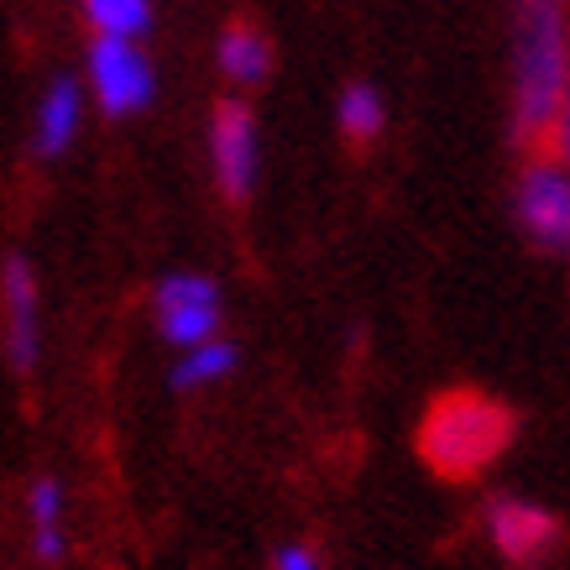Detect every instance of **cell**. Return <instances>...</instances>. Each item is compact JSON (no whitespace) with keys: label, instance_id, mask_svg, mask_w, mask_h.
Wrapping results in <instances>:
<instances>
[{"label":"cell","instance_id":"cell-1","mask_svg":"<svg viewBox=\"0 0 570 570\" xmlns=\"http://www.w3.org/2000/svg\"><path fill=\"white\" fill-rule=\"evenodd\" d=\"M570 85V6L566 0H519L513 6V85L508 121L519 147H544L554 110Z\"/></svg>","mask_w":570,"mask_h":570},{"label":"cell","instance_id":"cell-2","mask_svg":"<svg viewBox=\"0 0 570 570\" xmlns=\"http://www.w3.org/2000/svg\"><path fill=\"white\" fill-rule=\"evenodd\" d=\"M508 440H513V414L502 409L498 397L471 393V387L434 397L424 424H419V455L450 482L482 476L508 450Z\"/></svg>","mask_w":570,"mask_h":570},{"label":"cell","instance_id":"cell-3","mask_svg":"<svg viewBox=\"0 0 570 570\" xmlns=\"http://www.w3.org/2000/svg\"><path fill=\"white\" fill-rule=\"evenodd\" d=\"M85 95L105 116H141L157 100V69L141 37H95L85 58Z\"/></svg>","mask_w":570,"mask_h":570},{"label":"cell","instance_id":"cell-4","mask_svg":"<svg viewBox=\"0 0 570 570\" xmlns=\"http://www.w3.org/2000/svg\"><path fill=\"white\" fill-rule=\"evenodd\" d=\"M513 215L539 252L570 262V168L544 147L523 163L519 189H513Z\"/></svg>","mask_w":570,"mask_h":570},{"label":"cell","instance_id":"cell-5","mask_svg":"<svg viewBox=\"0 0 570 570\" xmlns=\"http://www.w3.org/2000/svg\"><path fill=\"white\" fill-rule=\"evenodd\" d=\"M209 168L225 199H252L262 178V121L246 100H220L209 116Z\"/></svg>","mask_w":570,"mask_h":570},{"label":"cell","instance_id":"cell-6","mask_svg":"<svg viewBox=\"0 0 570 570\" xmlns=\"http://www.w3.org/2000/svg\"><path fill=\"white\" fill-rule=\"evenodd\" d=\"M153 314H157V335L168 346H199L209 335H220L225 320V298L220 283L209 273H168L153 294Z\"/></svg>","mask_w":570,"mask_h":570},{"label":"cell","instance_id":"cell-7","mask_svg":"<svg viewBox=\"0 0 570 570\" xmlns=\"http://www.w3.org/2000/svg\"><path fill=\"white\" fill-rule=\"evenodd\" d=\"M0 335L17 372H32L42 362V288L27 257H6L0 267Z\"/></svg>","mask_w":570,"mask_h":570},{"label":"cell","instance_id":"cell-8","mask_svg":"<svg viewBox=\"0 0 570 570\" xmlns=\"http://www.w3.org/2000/svg\"><path fill=\"white\" fill-rule=\"evenodd\" d=\"M482 529L492 539V550L513 566H539L560 544V519L529 498H492L482 513Z\"/></svg>","mask_w":570,"mask_h":570},{"label":"cell","instance_id":"cell-9","mask_svg":"<svg viewBox=\"0 0 570 570\" xmlns=\"http://www.w3.org/2000/svg\"><path fill=\"white\" fill-rule=\"evenodd\" d=\"M85 85L73 79V73H58L48 79L42 89V100H37V116H32V147L37 157H63L79 137V126H85Z\"/></svg>","mask_w":570,"mask_h":570},{"label":"cell","instance_id":"cell-10","mask_svg":"<svg viewBox=\"0 0 570 570\" xmlns=\"http://www.w3.org/2000/svg\"><path fill=\"white\" fill-rule=\"evenodd\" d=\"M215 69L230 89H262L273 73V42L252 21H230L215 42Z\"/></svg>","mask_w":570,"mask_h":570},{"label":"cell","instance_id":"cell-11","mask_svg":"<svg viewBox=\"0 0 570 570\" xmlns=\"http://www.w3.org/2000/svg\"><path fill=\"white\" fill-rule=\"evenodd\" d=\"M27 529H32V554L42 566H63L69 554V498L58 476H37L27 492Z\"/></svg>","mask_w":570,"mask_h":570},{"label":"cell","instance_id":"cell-12","mask_svg":"<svg viewBox=\"0 0 570 570\" xmlns=\"http://www.w3.org/2000/svg\"><path fill=\"white\" fill-rule=\"evenodd\" d=\"M242 362V351L230 346L225 335H209L199 346H184L178 351V366H174V387L178 393H205V387H220L230 372Z\"/></svg>","mask_w":570,"mask_h":570},{"label":"cell","instance_id":"cell-13","mask_svg":"<svg viewBox=\"0 0 570 570\" xmlns=\"http://www.w3.org/2000/svg\"><path fill=\"white\" fill-rule=\"evenodd\" d=\"M335 126H341L356 147L377 141L382 131H387V100H382V89L366 85V79L346 85L341 89V100H335Z\"/></svg>","mask_w":570,"mask_h":570},{"label":"cell","instance_id":"cell-14","mask_svg":"<svg viewBox=\"0 0 570 570\" xmlns=\"http://www.w3.org/2000/svg\"><path fill=\"white\" fill-rule=\"evenodd\" d=\"M95 37H147L153 32V0H79Z\"/></svg>","mask_w":570,"mask_h":570},{"label":"cell","instance_id":"cell-15","mask_svg":"<svg viewBox=\"0 0 570 570\" xmlns=\"http://www.w3.org/2000/svg\"><path fill=\"white\" fill-rule=\"evenodd\" d=\"M544 153L560 157L570 168V85H566V100H560V110H554V126H550V137H544Z\"/></svg>","mask_w":570,"mask_h":570},{"label":"cell","instance_id":"cell-16","mask_svg":"<svg viewBox=\"0 0 570 570\" xmlns=\"http://www.w3.org/2000/svg\"><path fill=\"white\" fill-rule=\"evenodd\" d=\"M273 570H325V566H320V554H314L309 544H283Z\"/></svg>","mask_w":570,"mask_h":570},{"label":"cell","instance_id":"cell-17","mask_svg":"<svg viewBox=\"0 0 570 570\" xmlns=\"http://www.w3.org/2000/svg\"><path fill=\"white\" fill-rule=\"evenodd\" d=\"M566 6H570V0H566Z\"/></svg>","mask_w":570,"mask_h":570}]
</instances>
